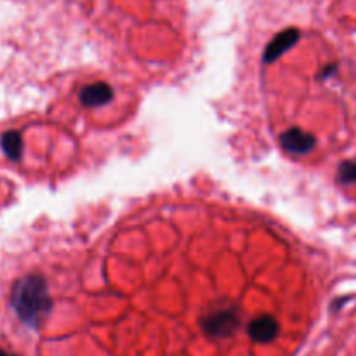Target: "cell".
Instances as JSON below:
<instances>
[{
  "instance_id": "6da1fadb",
  "label": "cell",
  "mask_w": 356,
  "mask_h": 356,
  "mask_svg": "<svg viewBox=\"0 0 356 356\" xmlns=\"http://www.w3.org/2000/svg\"><path fill=\"white\" fill-rule=\"evenodd\" d=\"M13 305L21 320L30 325H35L40 320L42 313L47 312L49 299L45 285L42 282L30 278L24 280L14 289Z\"/></svg>"
},
{
  "instance_id": "7a4b0ae2",
  "label": "cell",
  "mask_w": 356,
  "mask_h": 356,
  "mask_svg": "<svg viewBox=\"0 0 356 356\" xmlns=\"http://www.w3.org/2000/svg\"><path fill=\"white\" fill-rule=\"evenodd\" d=\"M250 336L259 343H268L278 332V325L273 318H259L250 325Z\"/></svg>"
},
{
  "instance_id": "3957f363",
  "label": "cell",
  "mask_w": 356,
  "mask_h": 356,
  "mask_svg": "<svg viewBox=\"0 0 356 356\" xmlns=\"http://www.w3.org/2000/svg\"><path fill=\"white\" fill-rule=\"evenodd\" d=\"M110 89H108L106 86L97 83V86H92L89 87V89L83 90V101H86L87 104L106 103V101L110 99Z\"/></svg>"
},
{
  "instance_id": "277c9868",
  "label": "cell",
  "mask_w": 356,
  "mask_h": 356,
  "mask_svg": "<svg viewBox=\"0 0 356 356\" xmlns=\"http://www.w3.org/2000/svg\"><path fill=\"white\" fill-rule=\"evenodd\" d=\"M339 179L344 184L356 183V162H344L339 169Z\"/></svg>"
},
{
  "instance_id": "5b68a950",
  "label": "cell",
  "mask_w": 356,
  "mask_h": 356,
  "mask_svg": "<svg viewBox=\"0 0 356 356\" xmlns=\"http://www.w3.org/2000/svg\"><path fill=\"white\" fill-rule=\"evenodd\" d=\"M0 356H17V355L9 353V351H6V350H0Z\"/></svg>"
}]
</instances>
